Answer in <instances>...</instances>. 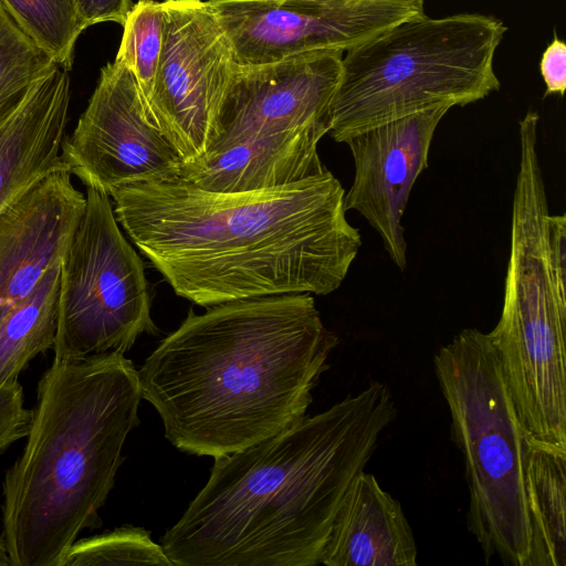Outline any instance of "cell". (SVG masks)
<instances>
[{"mask_svg": "<svg viewBox=\"0 0 566 566\" xmlns=\"http://www.w3.org/2000/svg\"><path fill=\"white\" fill-rule=\"evenodd\" d=\"M118 224L178 296L210 307L283 294L328 295L361 245L328 170L281 187L201 189L180 178L114 190Z\"/></svg>", "mask_w": 566, "mask_h": 566, "instance_id": "obj_1", "label": "cell"}, {"mask_svg": "<svg viewBox=\"0 0 566 566\" xmlns=\"http://www.w3.org/2000/svg\"><path fill=\"white\" fill-rule=\"evenodd\" d=\"M371 381L327 410L214 458L205 486L161 536L174 566H317L339 507L396 419Z\"/></svg>", "mask_w": 566, "mask_h": 566, "instance_id": "obj_2", "label": "cell"}, {"mask_svg": "<svg viewBox=\"0 0 566 566\" xmlns=\"http://www.w3.org/2000/svg\"><path fill=\"white\" fill-rule=\"evenodd\" d=\"M337 344L312 294L190 308L137 370L142 398L178 450L227 455L306 416Z\"/></svg>", "mask_w": 566, "mask_h": 566, "instance_id": "obj_3", "label": "cell"}, {"mask_svg": "<svg viewBox=\"0 0 566 566\" xmlns=\"http://www.w3.org/2000/svg\"><path fill=\"white\" fill-rule=\"evenodd\" d=\"M138 371L122 353L53 359L38 385L27 443L3 484L2 536L12 566H59L101 507L139 424Z\"/></svg>", "mask_w": 566, "mask_h": 566, "instance_id": "obj_4", "label": "cell"}, {"mask_svg": "<svg viewBox=\"0 0 566 566\" xmlns=\"http://www.w3.org/2000/svg\"><path fill=\"white\" fill-rule=\"evenodd\" d=\"M505 32L492 15L424 14L346 51L328 135L344 143L412 114L485 98L500 90L493 63Z\"/></svg>", "mask_w": 566, "mask_h": 566, "instance_id": "obj_5", "label": "cell"}, {"mask_svg": "<svg viewBox=\"0 0 566 566\" xmlns=\"http://www.w3.org/2000/svg\"><path fill=\"white\" fill-rule=\"evenodd\" d=\"M463 458L467 524L485 563L528 566L526 464L533 436L522 422L488 334L464 328L433 357Z\"/></svg>", "mask_w": 566, "mask_h": 566, "instance_id": "obj_6", "label": "cell"}, {"mask_svg": "<svg viewBox=\"0 0 566 566\" xmlns=\"http://www.w3.org/2000/svg\"><path fill=\"white\" fill-rule=\"evenodd\" d=\"M86 205L62 260L54 359L125 354L157 334L142 258L116 220L111 197L86 188Z\"/></svg>", "mask_w": 566, "mask_h": 566, "instance_id": "obj_7", "label": "cell"}, {"mask_svg": "<svg viewBox=\"0 0 566 566\" xmlns=\"http://www.w3.org/2000/svg\"><path fill=\"white\" fill-rule=\"evenodd\" d=\"M163 4V49L144 104L149 120L185 165L202 158L212 144L235 62L207 1L165 0Z\"/></svg>", "mask_w": 566, "mask_h": 566, "instance_id": "obj_8", "label": "cell"}, {"mask_svg": "<svg viewBox=\"0 0 566 566\" xmlns=\"http://www.w3.org/2000/svg\"><path fill=\"white\" fill-rule=\"evenodd\" d=\"M239 66L325 50L348 51L402 21L423 0H207Z\"/></svg>", "mask_w": 566, "mask_h": 566, "instance_id": "obj_9", "label": "cell"}, {"mask_svg": "<svg viewBox=\"0 0 566 566\" xmlns=\"http://www.w3.org/2000/svg\"><path fill=\"white\" fill-rule=\"evenodd\" d=\"M61 158L86 188L108 196L116 189L180 177L182 160L149 120L139 86L118 57L101 71L98 84Z\"/></svg>", "mask_w": 566, "mask_h": 566, "instance_id": "obj_10", "label": "cell"}, {"mask_svg": "<svg viewBox=\"0 0 566 566\" xmlns=\"http://www.w3.org/2000/svg\"><path fill=\"white\" fill-rule=\"evenodd\" d=\"M343 53L325 50L263 65L235 64L208 153L253 135L298 129L328 134Z\"/></svg>", "mask_w": 566, "mask_h": 566, "instance_id": "obj_11", "label": "cell"}, {"mask_svg": "<svg viewBox=\"0 0 566 566\" xmlns=\"http://www.w3.org/2000/svg\"><path fill=\"white\" fill-rule=\"evenodd\" d=\"M449 107H437L388 122L348 137L354 179L344 201L376 230L394 264L407 266L401 219L419 175L428 166L436 129Z\"/></svg>", "mask_w": 566, "mask_h": 566, "instance_id": "obj_12", "label": "cell"}, {"mask_svg": "<svg viewBox=\"0 0 566 566\" xmlns=\"http://www.w3.org/2000/svg\"><path fill=\"white\" fill-rule=\"evenodd\" d=\"M67 170L50 174L0 216V323L61 262L84 213Z\"/></svg>", "mask_w": 566, "mask_h": 566, "instance_id": "obj_13", "label": "cell"}, {"mask_svg": "<svg viewBox=\"0 0 566 566\" xmlns=\"http://www.w3.org/2000/svg\"><path fill=\"white\" fill-rule=\"evenodd\" d=\"M70 99L67 69L56 65L0 124V216L44 177L69 171L61 147Z\"/></svg>", "mask_w": 566, "mask_h": 566, "instance_id": "obj_14", "label": "cell"}, {"mask_svg": "<svg viewBox=\"0 0 566 566\" xmlns=\"http://www.w3.org/2000/svg\"><path fill=\"white\" fill-rule=\"evenodd\" d=\"M326 134L298 129L253 135L182 165L180 179L221 192L264 190L324 171L317 146Z\"/></svg>", "mask_w": 566, "mask_h": 566, "instance_id": "obj_15", "label": "cell"}, {"mask_svg": "<svg viewBox=\"0 0 566 566\" xmlns=\"http://www.w3.org/2000/svg\"><path fill=\"white\" fill-rule=\"evenodd\" d=\"M322 564L415 566L417 545L400 503L374 474L360 472L336 515Z\"/></svg>", "mask_w": 566, "mask_h": 566, "instance_id": "obj_16", "label": "cell"}, {"mask_svg": "<svg viewBox=\"0 0 566 566\" xmlns=\"http://www.w3.org/2000/svg\"><path fill=\"white\" fill-rule=\"evenodd\" d=\"M526 492L531 521L528 566H566V448L530 442Z\"/></svg>", "mask_w": 566, "mask_h": 566, "instance_id": "obj_17", "label": "cell"}, {"mask_svg": "<svg viewBox=\"0 0 566 566\" xmlns=\"http://www.w3.org/2000/svg\"><path fill=\"white\" fill-rule=\"evenodd\" d=\"M61 262L0 323V387L18 380L28 363L53 349L57 329Z\"/></svg>", "mask_w": 566, "mask_h": 566, "instance_id": "obj_18", "label": "cell"}, {"mask_svg": "<svg viewBox=\"0 0 566 566\" xmlns=\"http://www.w3.org/2000/svg\"><path fill=\"white\" fill-rule=\"evenodd\" d=\"M57 64L12 20L0 1V124Z\"/></svg>", "mask_w": 566, "mask_h": 566, "instance_id": "obj_19", "label": "cell"}, {"mask_svg": "<svg viewBox=\"0 0 566 566\" xmlns=\"http://www.w3.org/2000/svg\"><path fill=\"white\" fill-rule=\"evenodd\" d=\"M17 25L54 62L69 69L78 35L86 29L75 0H0Z\"/></svg>", "mask_w": 566, "mask_h": 566, "instance_id": "obj_20", "label": "cell"}, {"mask_svg": "<svg viewBox=\"0 0 566 566\" xmlns=\"http://www.w3.org/2000/svg\"><path fill=\"white\" fill-rule=\"evenodd\" d=\"M160 565L174 566L161 544L142 527L123 526L76 539L59 566Z\"/></svg>", "mask_w": 566, "mask_h": 566, "instance_id": "obj_21", "label": "cell"}, {"mask_svg": "<svg viewBox=\"0 0 566 566\" xmlns=\"http://www.w3.org/2000/svg\"><path fill=\"white\" fill-rule=\"evenodd\" d=\"M164 4L139 0L125 20L122 43L116 57L130 70L144 103L151 93L164 41Z\"/></svg>", "mask_w": 566, "mask_h": 566, "instance_id": "obj_22", "label": "cell"}, {"mask_svg": "<svg viewBox=\"0 0 566 566\" xmlns=\"http://www.w3.org/2000/svg\"><path fill=\"white\" fill-rule=\"evenodd\" d=\"M31 420L19 380L0 387V452L28 436Z\"/></svg>", "mask_w": 566, "mask_h": 566, "instance_id": "obj_23", "label": "cell"}, {"mask_svg": "<svg viewBox=\"0 0 566 566\" xmlns=\"http://www.w3.org/2000/svg\"><path fill=\"white\" fill-rule=\"evenodd\" d=\"M539 71L545 83L544 96L558 94L566 90V44L556 33L542 54Z\"/></svg>", "mask_w": 566, "mask_h": 566, "instance_id": "obj_24", "label": "cell"}, {"mask_svg": "<svg viewBox=\"0 0 566 566\" xmlns=\"http://www.w3.org/2000/svg\"><path fill=\"white\" fill-rule=\"evenodd\" d=\"M75 2L86 28L105 21L123 25L133 6L130 0H75Z\"/></svg>", "mask_w": 566, "mask_h": 566, "instance_id": "obj_25", "label": "cell"}, {"mask_svg": "<svg viewBox=\"0 0 566 566\" xmlns=\"http://www.w3.org/2000/svg\"><path fill=\"white\" fill-rule=\"evenodd\" d=\"M0 566H12L8 554L6 541L3 536H0Z\"/></svg>", "mask_w": 566, "mask_h": 566, "instance_id": "obj_26", "label": "cell"}]
</instances>
